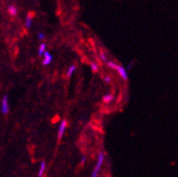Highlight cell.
<instances>
[{
    "instance_id": "obj_10",
    "label": "cell",
    "mask_w": 178,
    "mask_h": 177,
    "mask_svg": "<svg viewBox=\"0 0 178 177\" xmlns=\"http://www.w3.org/2000/svg\"><path fill=\"white\" fill-rule=\"evenodd\" d=\"M45 48H46V45H45V44H42L40 47H39V56H42L43 54L45 53Z\"/></svg>"
},
{
    "instance_id": "obj_18",
    "label": "cell",
    "mask_w": 178,
    "mask_h": 177,
    "mask_svg": "<svg viewBox=\"0 0 178 177\" xmlns=\"http://www.w3.org/2000/svg\"><path fill=\"white\" fill-rule=\"evenodd\" d=\"M132 65H134V62H131V63H130V64H129V65H128V67H127V69H128V70L131 69Z\"/></svg>"
},
{
    "instance_id": "obj_5",
    "label": "cell",
    "mask_w": 178,
    "mask_h": 177,
    "mask_svg": "<svg viewBox=\"0 0 178 177\" xmlns=\"http://www.w3.org/2000/svg\"><path fill=\"white\" fill-rule=\"evenodd\" d=\"M44 55H45V60H44V62H43V64H44V65L50 64L51 62H52V60H53V55L50 54L49 52H46V51H45V53L44 54Z\"/></svg>"
},
{
    "instance_id": "obj_12",
    "label": "cell",
    "mask_w": 178,
    "mask_h": 177,
    "mask_svg": "<svg viewBox=\"0 0 178 177\" xmlns=\"http://www.w3.org/2000/svg\"><path fill=\"white\" fill-rule=\"evenodd\" d=\"M107 65H108V67H109L110 69L117 70V68H118V64H116L115 62H111V61H109V62H107Z\"/></svg>"
},
{
    "instance_id": "obj_13",
    "label": "cell",
    "mask_w": 178,
    "mask_h": 177,
    "mask_svg": "<svg viewBox=\"0 0 178 177\" xmlns=\"http://www.w3.org/2000/svg\"><path fill=\"white\" fill-rule=\"evenodd\" d=\"M91 66H92V70L93 72H97L98 71V65L95 62H92Z\"/></svg>"
},
{
    "instance_id": "obj_17",
    "label": "cell",
    "mask_w": 178,
    "mask_h": 177,
    "mask_svg": "<svg viewBox=\"0 0 178 177\" xmlns=\"http://www.w3.org/2000/svg\"><path fill=\"white\" fill-rule=\"evenodd\" d=\"M85 161H86V156H83V157L81 158V164H84Z\"/></svg>"
},
{
    "instance_id": "obj_15",
    "label": "cell",
    "mask_w": 178,
    "mask_h": 177,
    "mask_svg": "<svg viewBox=\"0 0 178 177\" xmlns=\"http://www.w3.org/2000/svg\"><path fill=\"white\" fill-rule=\"evenodd\" d=\"M37 36H38L39 40H44L45 37V34H43V33H39L38 34H37Z\"/></svg>"
},
{
    "instance_id": "obj_6",
    "label": "cell",
    "mask_w": 178,
    "mask_h": 177,
    "mask_svg": "<svg viewBox=\"0 0 178 177\" xmlns=\"http://www.w3.org/2000/svg\"><path fill=\"white\" fill-rule=\"evenodd\" d=\"M45 169H46V164H45V162H42V163H41V165H40V169H39L38 172L39 177L44 176L45 172Z\"/></svg>"
},
{
    "instance_id": "obj_11",
    "label": "cell",
    "mask_w": 178,
    "mask_h": 177,
    "mask_svg": "<svg viewBox=\"0 0 178 177\" xmlns=\"http://www.w3.org/2000/svg\"><path fill=\"white\" fill-rule=\"evenodd\" d=\"M31 25H32V17L28 15V16H27L26 19H25V26H26V28H30Z\"/></svg>"
},
{
    "instance_id": "obj_9",
    "label": "cell",
    "mask_w": 178,
    "mask_h": 177,
    "mask_svg": "<svg viewBox=\"0 0 178 177\" xmlns=\"http://www.w3.org/2000/svg\"><path fill=\"white\" fill-rule=\"evenodd\" d=\"M103 101L105 102V103H109L111 100H113V95L112 94H108V95H105L104 97H103Z\"/></svg>"
},
{
    "instance_id": "obj_7",
    "label": "cell",
    "mask_w": 178,
    "mask_h": 177,
    "mask_svg": "<svg viewBox=\"0 0 178 177\" xmlns=\"http://www.w3.org/2000/svg\"><path fill=\"white\" fill-rule=\"evenodd\" d=\"M8 13L12 16H16L17 15V8L15 6H9L8 7Z\"/></svg>"
},
{
    "instance_id": "obj_2",
    "label": "cell",
    "mask_w": 178,
    "mask_h": 177,
    "mask_svg": "<svg viewBox=\"0 0 178 177\" xmlns=\"http://www.w3.org/2000/svg\"><path fill=\"white\" fill-rule=\"evenodd\" d=\"M103 162H104V154L101 152V153H100V154H99L98 162H97V164H96L95 167H94L93 173H95V174H99V172H100V170H101V166H102Z\"/></svg>"
},
{
    "instance_id": "obj_16",
    "label": "cell",
    "mask_w": 178,
    "mask_h": 177,
    "mask_svg": "<svg viewBox=\"0 0 178 177\" xmlns=\"http://www.w3.org/2000/svg\"><path fill=\"white\" fill-rule=\"evenodd\" d=\"M104 81H105L106 83H109L111 81V77L110 76H105L104 77Z\"/></svg>"
},
{
    "instance_id": "obj_4",
    "label": "cell",
    "mask_w": 178,
    "mask_h": 177,
    "mask_svg": "<svg viewBox=\"0 0 178 177\" xmlns=\"http://www.w3.org/2000/svg\"><path fill=\"white\" fill-rule=\"evenodd\" d=\"M117 70H118V72L119 73V75L121 76V78H122L124 81H127V80H128V73H127V70H126L124 67H122L121 65H118Z\"/></svg>"
},
{
    "instance_id": "obj_3",
    "label": "cell",
    "mask_w": 178,
    "mask_h": 177,
    "mask_svg": "<svg viewBox=\"0 0 178 177\" xmlns=\"http://www.w3.org/2000/svg\"><path fill=\"white\" fill-rule=\"evenodd\" d=\"M67 127V121L65 119H62V122H61V126H60V128H59V131H58V139L61 140L63 136V133H64V130Z\"/></svg>"
},
{
    "instance_id": "obj_19",
    "label": "cell",
    "mask_w": 178,
    "mask_h": 177,
    "mask_svg": "<svg viewBox=\"0 0 178 177\" xmlns=\"http://www.w3.org/2000/svg\"><path fill=\"white\" fill-rule=\"evenodd\" d=\"M92 177H98V174H95V173H93V172H92Z\"/></svg>"
},
{
    "instance_id": "obj_1",
    "label": "cell",
    "mask_w": 178,
    "mask_h": 177,
    "mask_svg": "<svg viewBox=\"0 0 178 177\" xmlns=\"http://www.w3.org/2000/svg\"><path fill=\"white\" fill-rule=\"evenodd\" d=\"M1 111L4 115H7L9 111V105H8V95H5L2 100V106H1Z\"/></svg>"
},
{
    "instance_id": "obj_14",
    "label": "cell",
    "mask_w": 178,
    "mask_h": 177,
    "mask_svg": "<svg viewBox=\"0 0 178 177\" xmlns=\"http://www.w3.org/2000/svg\"><path fill=\"white\" fill-rule=\"evenodd\" d=\"M101 58L103 62H107V61H108V60H107V56H106V54H104V52H102V51L101 52Z\"/></svg>"
},
{
    "instance_id": "obj_8",
    "label": "cell",
    "mask_w": 178,
    "mask_h": 177,
    "mask_svg": "<svg viewBox=\"0 0 178 177\" xmlns=\"http://www.w3.org/2000/svg\"><path fill=\"white\" fill-rule=\"evenodd\" d=\"M76 70V65L75 64H73V65H71L69 70H68V71H67V78H70L71 75H72V73H73V71Z\"/></svg>"
}]
</instances>
